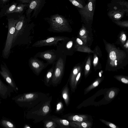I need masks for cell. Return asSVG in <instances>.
I'll use <instances>...</instances> for the list:
<instances>
[{"label":"cell","mask_w":128,"mask_h":128,"mask_svg":"<svg viewBox=\"0 0 128 128\" xmlns=\"http://www.w3.org/2000/svg\"><path fill=\"white\" fill-rule=\"evenodd\" d=\"M96 3V0H92L88 2L83 8L78 9L82 20L88 23L92 20Z\"/></svg>","instance_id":"cell-1"},{"label":"cell","mask_w":128,"mask_h":128,"mask_svg":"<svg viewBox=\"0 0 128 128\" xmlns=\"http://www.w3.org/2000/svg\"><path fill=\"white\" fill-rule=\"evenodd\" d=\"M80 75V73H79L77 75L76 79V80L74 81V86H75L78 80Z\"/></svg>","instance_id":"cell-25"},{"label":"cell","mask_w":128,"mask_h":128,"mask_svg":"<svg viewBox=\"0 0 128 128\" xmlns=\"http://www.w3.org/2000/svg\"><path fill=\"white\" fill-rule=\"evenodd\" d=\"M86 33V31L84 30H81L80 32V36H82L84 35Z\"/></svg>","instance_id":"cell-28"},{"label":"cell","mask_w":128,"mask_h":128,"mask_svg":"<svg viewBox=\"0 0 128 128\" xmlns=\"http://www.w3.org/2000/svg\"><path fill=\"white\" fill-rule=\"evenodd\" d=\"M81 125L84 128H86L87 126V124L84 122H83L82 123Z\"/></svg>","instance_id":"cell-30"},{"label":"cell","mask_w":128,"mask_h":128,"mask_svg":"<svg viewBox=\"0 0 128 128\" xmlns=\"http://www.w3.org/2000/svg\"><path fill=\"white\" fill-rule=\"evenodd\" d=\"M108 16L112 20H118L124 17L126 14L123 11L111 10H108Z\"/></svg>","instance_id":"cell-11"},{"label":"cell","mask_w":128,"mask_h":128,"mask_svg":"<svg viewBox=\"0 0 128 128\" xmlns=\"http://www.w3.org/2000/svg\"><path fill=\"white\" fill-rule=\"evenodd\" d=\"M16 8V6L14 5L12 6L9 8V10L10 11H12L14 10Z\"/></svg>","instance_id":"cell-27"},{"label":"cell","mask_w":128,"mask_h":128,"mask_svg":"<svg viewBox=\"0 0 128 128\" xmlns=\"http://www.w3.org/2000/svg\"><path fill=\"white\" fill-rule=\"evenodd\" d=\"M85 68L86 70H88L90 69V66L88 64H87L85 66Z\"/></svg>","instance_id":"cell-34"},{"label":"cell","mask_w":128,"mask_h":128,"mask_svg":"<svg viewBox=\"0 0 128 128\" xmlns=\"http://www.w3.org/2000/svg\"><path fill=\"white\" fill-rule=\"evenodd\" d=\"M109 124V125L112 128H116V126L113 124L110 123Z\"/></svg>","instance_id":"cell-31"},{"label":"cell","mask_w":128,"mask_h":128,"mask_svg":"<svg viewBox=\"0 0 128 128\" xmlns=\"http://www.w3.org/2000/svg\"><path fill=\"white\" fill-rule=\"evenodd\" d=\"M126 35L123 34L122 36V40L123 41H125L126 40Z\"/></svg>","instance_id":"cell-32"},{"label":"cell","mask_w":128,"mask_h":128,"mask_svg":"<svg viewBox=\"0 0 128 128\" xmlns=\"http://www.w3.org/2000/svg\"><path fill=\"white\" fill-rule=\"evenodd\" d=\"M115 94L114 92V91L112 90L110 91L109 94L108 96L110 98H112L114 97Z\"/></svg>","instance_id":"cell-24"},{"label":"cell","mask_w":128,"mask_h":128,"mask_svg":"<svg viewBox=\"0 0 128 128\" xmlns=\"http://www.w3.org/2000/svg\"><path fill=\"white\" fill-rule=\"evenodd\" d=\"M62 104L61 102L58 103L56 105V110L58 111L60 110L62 108Z\"/></svg>","instance_id":"cell-22"},{"label":"cell","mask_w":128,"mask_h":128,"mask_svg":"<svg viewBox=\"0 0 128 128\" xmlns=\"http://www.w3.org/2000/svg\"><path fill=\"white\" fill-rule=\"evenodd\" d=\"M74 6L78 9L83 8L86 4L87 0H69Z\"/></svg>","instance_id":"cell-13"},{"label":"cell","mask_w":128,"mask_h":128,"mask_svg":"<svg viewBox=\"0 0 128 128\" xmlns=\"http://www.w3.org/2000/svg\"><path fill=\"white\" fill-rule=\"evenodd\" d=\"M58 53L54 50H48L37 53L34 56L46 60L49 64H53L59 58Z\"/></svg>","instance_id":"cell-6"},{"label":"cell","mask_w":128,"mask_h":128,"mask_svg":"<svg viewBox=\"0 0 128 128\" xmlns=\"http://www.w3.org/2000/svg\"><path fill=\"white\" fill-rule=\"evenodd\" d=\"M0 124L3 127L6 128H15L16 126L12 121L8 119L4 118L0 121Z\"/></svg>","instance_id":"cell-12"},{"label":"cell","mask_w":128,"mask_h":128,"mask_svg":"<svg viewBox=\"0 0 128 128\" xmlns=\"http://www.w3.org/2000/svg\"><path fill=\"white\" fill-rule=\"evenodd\" d=\"M98 58L97 57H96L94 58V63L95 64H96L98 62Z\"/></svg>","instance_id":"cell-33"},{"label":"cell","mask_w":128,"mask_h":128,"mask_svg":"<svg viewBox=\"0 0 128 128\" xmlns=\"http://www.w3.org/2000/svg\"><path fill=\"white\" fill-rule=\"evenodd\" d=\"M121 80L122 82L126 84L128 83V80L125 78H122Z\"/></svg>","instance_id":"cell-26"},{"label":"cell","mask_w":128,"mask_h":128,"mask_svg":"<svg viewBox=\"0 0 128 128\" xmlns=\"http://www.w3.org/2000/svg\"><path fill=\"white\" fill-rule=\"evenodd\" d=\"M62 95L66 104L68 106L69 102V98L68 90L67 84L64 86L62 90Z\"/></svg>","instance_id":"cell-15"},{"label":"cell","mask_w":128,"mask_h":128,"mask_svg":"<svg viewBox=\"0 0 128 128\" xmlns=\"http://www.w3.org/2000/svg\"><path fill=\"white\" fill-rule=\"evenodd\" d=\"M24 0L26 2H29L30 0Z\"/></svg>","instance_id":"cell-37"},{"label":"cell","mask_w":128,"mask_h":128,"mask_svg":"<svg viewBox=\"0 0 128 128\" xmlns=\"http://www.w3.org/2000/svg\"><path fill=\"white\" fill-rule=\"evenodd\" d=\"M14 22H10L8 34L5 45L2 52V56L5 58H8L12 48L14 36L15 31V23Z\"/></svg>","instance_id":"cell-4"},{"label":"cell","mask_w":128,"mask_h":128,"mask_svg":"<svg viewBox=\"0 0 128 128\" xmlns=\"http://www.w3.org/2000/svg\"><path fill=\"white\" fill-rule=\"evenodd\" d=\"M50 25L53 31L56 32H62L68 31V24L62 16L56 15L52 17L50 20Z\"/></svg>","instance_id":"cell-2"},{"label":"cell","mask_w":128,"mask_h":128,"mask_svg":"<svg viewBox=\"0 0 128 128\" xmlns=\"http://www.w3.org/2000/svg\"><path fill=\"white\" fill-rule=\"evenodd\" d=\"M55 62L53 64L51 68L48 70L45 76L44 80L45 84L46 85L52 76L55 67Z\"/></svg>","instance_id":"cell-14"},{"label":"cell","mask_w":128,"mask_h":128,"mask_svg":"<svg viewBox=\"0 0 128 128\" xmlns=\"http://www.w3.org/2000/svg\"><path fill=\"white\" fill-rule=\"evenodd\" d=\"M0 74L8 85L12 89L14 92H17L18 90V88L11 73L6 64L1 65Z\"/></svg>","instance_id":"cell-5"},{"label":"cell","mask_w":128,"mask_h":128,"mask_svg":"<svg viewBox=\"0 0 128 128\" xmlns=\"http://www.w3.org/2000/svg\"><path fill=\"white\" fill-rule=\"evenodd\" d=\"M107 10H119L125 12L128 16V2L125 0H112L107 5Z\"/></svg>","instance_id":"cell-9"},{"label":"cell","mask_w":128,"mask_h":128,"mask_svg":"<svg viewBox=\"0 0 128 128\" xmlns=\"http://www.w3.org/2000/svg\"><path fill=\"white\" fill-rule=\"evenodd\" d=\"M117 61L116 60H115V64L116 65L117 64Z\"/></svg>","instance_id":"cell-36"},{"label":"cell","mask_w":128,"mask_h":128,"mask_svg":"<svg viewBox=\"0 0 128 128\" xmlns=\"http://www.w3.org/2000/svg\"><path fill=\"white\" fill-rule=\"evenodd\" d=\"M68 119L80 122H81L83 120V118L82 117L77 115L69 116L68 118Z\"/></svg>","instance_id":"cell-17"},{"label":"cell","mask_w":128,"mask_h":128,"mask_svg":"<svg viewBox=\"0 0 128 128\" xmlns=\"http://www.w3.org/2000/svg\"><path fill=\"white\" fill-rule=\"evenodd\" d=\"M55 122L52 121H49L47 122L45 124V126L48 128H55L56 126Z\"/></svg>","instance_id":"cell-18"},{"label":"cell","mask_w":128,"mask_h":128,"mask_svg":"<svg viewBox=\"0 0 128 128\" xmlns=\"http://www.w3.org/2000/svg\"><path fill=\"white\" fill-rule=\"evenodd\" d=\"M99 75L100 77H101V74L100 72H99Z\"/></svg>","instance_id":"cell-38"},{"label":"cell","mask_w":128,"mask_h":128,"mask_svg":"<svg viewBox=\"0 0 128 128\" xmlns=\"http://www.w3.org/2000/svg\"><path fill=\"white\" fill-rule=\"evenodd\" d=\"M64 70V62L63 57H60L56 62L51 81L54 85L59 83L63 76Z\"/></svg>","instance_id":"cell-3"},{"label":"cell","mask_w":128,"mask_h":128,"mask_svg":"<svg viewBox=\"0 0 128 128\" xmlns=\"http://www.w3.org/2000/svg\"><path fill=\"white\" fill-rule=\"evenodd\" d=\"M88 0V2L90 1V0Z\"/></svg>","instance_id":"cell-39"},{"label":"cell","mask_w":128,"mask_h":128,"mask_svg":"<svg viewBox=\"0 0 128 128\" xmlns=\"http://www.w3.org/2000/svg\"><path fill=\"white\" fill-rule=\"evenodd\" d=\"M49 107L47 105L44 106L42 108V111L45 113L48 112L49 111Z\"/></svg>","instance_id":"cell-21"},{"label":"cell","mask_w":128,"mask_h":128,"mask_svg":"<svg viewBox=\"0 0 128 128\" xmlns=\"http://www.w3.org/2000/svg\"><path fill=\"white\" fill-rule=\"evenodd\" d=\"M24 128H30V127L29 126L26 125L24 127Z\"/></svg>","instance_id":"cell-35"},{"label":"cell","mask_w":128,"mask_h":128,"mask_svg":"<svg viewBox=\"0 0 128 128\" xmlns=\"http://www.w3.org/2000/svg\"><path fill=\"white\" fill-rule=\"evenodd\" d=\"M12 89L8 85L4 83L0 78V96L4 99L10 97L11 93L14 92Z\"/></svg>","instance_id":"cell-10"},{"label":"cell","mask_w":128,"mask_h":128,"mask_svg":"<svg viewBox=\"0 0 128 128\" xmlns=\"http://www.w3.org/2000/svg\"><path fill=\"white\" fill-rule=\"evenodd\" d=\"M38 2L37 0H34L30 3V8L31 10H33L36 6Z\"/></svg>","instance_id":"cell-19"},{"label":"cell","mask_w":128,"mask_h":128,"mask_svg":"<svg viewBox=\"0 0 128 128\" xmlns=\"http://www.w3.org/2000/svg\"><path fill=\"white\" fill-rule=\"evenodd\" d=\"M99 84V82L98 81H96L94 82L92 86H90L89 88H92L97 86Z\"/></svg>","instance_id":"cell-23"},{"label":"cell","mask_w":128,"mask_h":128,"mask_svg":"<svg viewBox=\"0 0 128 128\" xmlns=\"http://www.w3.org/2000/svg\"><path fill=\"white\" fill-rule=\"evenodd\" d=\"M110 57L111 60H115L116 58V52L114 51L111 52L110 54Z\"/></svg>","instance_id":"cell-20"},{"label":"cell","mask_w":128,"mask_h":128,"mask_svg":"<svg viewBox=\"0 0 128 128\" xmlns=\"http://www.w3.org/2000/svg\"><path fill=\"white\" fill-rule=\"evenodd\" d=\"M67 37L61 36H55L48 37L43 40H38L32 45V47H42L45 46L57 45L59 41H63Z\"/></svg>","instance_id":"cell-7"},{"label":"cell","mask_w":128,"mask_h":128,"mask_svg":"<svg viewBox=\"0 0 128 128\" xmlns=\"http://www.w3.org/2000/svg\"><path fill=\"white\" fill-rule=\"evenodd\" d=\"M76 41L77 43L80 45H82V41L79 38H77Z\"/></svg>","instance_id":"cell-29"},{"label":"cell","mask_w":128,"mask_h":128,"mask_svg":"<svg viewBox=\"0 0 128 128\" xmlns=\"http://www.w3.org/2000/svg\"><path fill=\"white\" fill-rule=\"evenodd\" d=\"M29 65L32 71L36 75H38L49 64L45 63L36 58L31 57L29 60Z\"/></svg>","instance_id":"cell-8"},{"label":"cell","mask_w":128,"mask_h":128,"mask_svg":"<svg viewBox=\"0 0 128 128\" xmlns=\"http://www.w3.org/2000/svg\"><path fill=\"white\" fill-rule=\"evenodd\" d=\"M1 99L0 97V102H1Z\"/></svg>","instance_id":"cell-40"},{"label":"cell","mask_w":128,"mask_h":128,"mask_svg":"<svg viewBox=\"0 0 128 128\" xmlns=\"http://www.w3.org/2000/svg\"><path fill=\"white\" fill-rule=\"evenodd\" d=\"M55 122H56L61 126H72V122H70L68 120L65 119H62L58 118H52V119Z\"/></svg>","instance_id":"cell-16"}]
</instances>
